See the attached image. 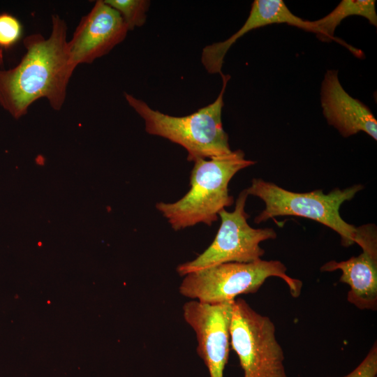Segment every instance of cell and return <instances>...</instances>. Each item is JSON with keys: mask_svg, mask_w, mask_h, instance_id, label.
<instances>
[{"mask_svg": "<svg viewBox=\"0 0 377 377\" xmlns=\"http://www.w3.org/2000/svg\"><path fill=\"white\" fill-rule=\"evenodd\" d=\"M66 33L64 20L52 15L50 37L27 36L20 62L12 69L0 70V105L14 118L26 114L29 106L43 98L54 110L61 108L75 68L70 60Z\"/></svg>", "mask_w": 377, "mask_h": 377, "instance_id": "cell-1", "label": "cell"}, {"mask_svg": "<svg viewBox=\"0 0 377 377\" xmlns=\"http://www.w3.org/2000/svg\"><path fill=\"white\" fill-rule=\"evenodd\" d=\"M256 162L245 158L241 149L230 154L194 161L190 177L191 188L179 200L156 204V208L175 230L198 223L211 226L218 220L219 213L233 203L228 184L241 170Z\"/></svg>", "mask_w": 377, "mask_h": 377, "instance_id": "cell-2", "label": "cell"}, {"mask_svg": "<svg viewBox=\"0 0 377 377\" xmlns=\"http://www.w3.org/2000/svg\"><path fill=\"white\" fill-rule=\"evenodd\" d=\"M221 90L216 100L196 112L175 117L150 108L145 101L124 93L128 105L143 119L147 133L178 144L187 151V160L212 158L230 154L228 135L222 124L223 96L230 78L221 74Z\"/></svg>", "mask_w": 377, "mask_h": 377, "instance_id": "cell-3", "label": "cell"}, {"mask_svg": "<svg viewBox=\"0 0 377 377\" xmlns=\"http://www.w3.org/2000/svg\"><path fill=\"white\" fill-rule=\"evenodd\" d=\"M362 189V185L355 184L343 189L336 188L328 193L321 189L297 193L254 178L246 191L248 195L259 198L265 205L264 210L255 218L256 223L279 216L304 217L332 229L340 236L341 244L349 246L358 243L361 227L357 228L345 221L339 209L344 202L352 200Z\"/></svg>", "mask_w": 377, "mask_h": 377, "instance_id": "cell-4", "label": "cell"}, {"mask_svg": "<svg viewBox=\"0 0 377 377\" xmlns=\"http://www.w3.org/2000/svg\"><path fill=\"white\" fill-rule=\"evenodd\" d=\"M286 271L279 260L223 263L185 275L179 290L194 300L219 304L232 302L242 294L256 293L266 279L276 276L286 282L293 297H297L302 282L289 276Z\"/></svg>", "mask_w": 377, "mask_h": 377, "instance_id": "cell-5", "label": "cell"}, {"mask_svg": "<svg viewBox=\"0 0 377 377\" xmlns=\"http://www.w3.org/2000/svg\"><path fill=\"white\" fill-rule=\"evenodd\" d=\"M230 339L244 377H288L274 323L242 298L232 304Z\"/></svg>", "mask_w": 377, "mask_h": 377, "instance_id": "cell-6", "label": "cell"}, {"mask_svg": "<svg viewBox=\"0 0 377 377\" xmlns=\"http://www.w3.org/2000/svg\"><path fill=\"white\" fill-rule=\"evenodd\" d=\"M246 189L239 194L232 212L226 209L219 213L221 225L212 244L194 260L180 264L177 273L182 276L227 263H248L261 259L265 250L260 243L274 239L276 233L273 228H253L247 219L245 211L248 197Z\"/></svg>", "mask_w": 377, "mask_h": 377, "instance_id": "cell-7", "label": "cell"}, {"mask_svg": "<svg viewBox=\"0 0 377 377\" xmlns=\"http://www.w3.org/2000/svg\"><path fill=\"white\" fill-rule=\"evenodd\" d=\"M234 301L206 304L192 300L183 306L184 318L195 333L197 353L207 367L210 377H223L229 355Z\"/></svg>", "mask_w": 377, "mask_h": 377, "instance_id": "cell-8", "label": "cell"}, {"mask_svg": "<svg viewBox=\"0 0 377 377\" xmlns=\"http://www.w3.org/2000/svg\"><path fill=\"white\" fill-rule=\"evenodd\" d=\"M128 31L121 15L104 1H96L68 42L71 64H90L121 43Z\"/></svg>", "mask_w": 377, "mask_h": 377, "instance_id": "cell-9", "label": "cell"}, {"mask_svg": "<svg viewBox=\"0 0 377 377\" xmlns=\"http://www.w3.org/2000/svg\"><path fill=\"white\" fill-rule=\"evenodd\" d=\"M323 113L327 123L348 138L360 131L377 140V121L369 108L341 86L337 70H328L320 89Z\"/></svg>", "mask_w": 377, "mask_h": 377, "instance_id": "cell-10", "label": "cell"}, {"mask_svg": "<svg viewBox=\"0 0 377 377\" xmlns=\"http://www.w3.org/2000/svg\"><path fill=\"white\" fill-rule=\"evenodd\" d=\"M286 23L306 31L314 33L311 21L304 20L294 15L281 0H255L249 15L242 27L227 40L205 46L202 51L201 62L210 74L222 73L224 57L230 47L242 36L251 30L273 24Z\"/></svg>", "mask_w": 377, "mask_h": 377, "instance_id": "cell-11", "label": "cell"}, {"mask_svg": "<svg viewBox=\"0 0 377 377\" xmlns=\"http://www.w3.org/2000/svg\"><path fill=\"white\" fill-rule=\"evenodd\" d=\"M341 270L339 281L350 286L347 300L360 309H377V249L362 250L357 256L347 260H330L321 272Z\"/></svg>", "mask_w": 377, "mask_h": 377, "instance_id": "cell-12", "label": "cell"}, {"mask_svg": "<svg viewBox=\"0 0 377 377\" xmlns=\"http://www.w3.org/2000/svg\"><path fill=\"white\" fill-rule=\"evenodd\" d=\"M351 15H360L376 27V1L373 0H343L329 14L319 20L311 21L315 34L322 40H336L334 34L341 22Z\"/></svg>", "mask_w": 377, "mask_h": 377, "instance_id": "cell-13", "label": "cell"}, {"mask_svg": "<svg viewBox=\"0 0 377 377\" xmlns=\"http://www.w3.org/2000/svg\"><path fill=\"white\" fill-rule=\"evenodd\" d=\"M121 15L128 31L145 24L150 6L147 0H105Z\"/></svg>", "mask_w": 377, "mask_h": 377, "instance_id": "cell-14", "label": "cell"}, {"mask_svg": "<svg viewBox=\"0 0 377 377\" xmlns=\"http://www.w3.org/2000/svg\"><path fill=\"white\" fill-rule=\"evenodd\" d=\"M23 27L20 21L8 13H0V52L14 47L21 40Z\"/></svg>", "mask_w": 377, "mask_h": 377, "instance_id": "cell-15", "label": "cell"}, {"mask_svg": "<svg viewBox=\"0 0 377 377\" xmlns=\"http://www.w3.org/2000/svg\"><path fill=\"white\" fill-rule=\"evenodd\" d=\"M377 345L372 346L363 360L352 371L341 377H376Z\"/></svg>", "mask_w": 377, "mask_h": 377, "instance_id": "cell-16", "label": "cell"}, {"mask_svg": "<svg viewBox=\"0 0 377 377\" xmlns=\"http://www.w3.org/2000/svg\"><path fill=\"white\" fill-rule=\"evenodd\" d=\"M36 163L38 165H43L45 164V158L43 156H38L37 160H36Z\"/></svg>", "mask_w": 377, "mask_h": 377, "instance_id": "cell-17", "label": "cell"}]
</instances>
